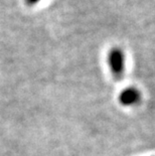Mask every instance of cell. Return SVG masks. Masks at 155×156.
I'll use <instances>...</instances> for the list:
<instances>
[{
	"label": "cell",
	"instance_id": "obj_2",
	"mask_svg": "<svg viewBox=\"0 0 155 156\" xmlns=\"http://www.w3.org/2000/svg\"><path fill=\"white\" fill-rule=\"evenodd\" d=\"M140 92L136 88H127L119 96V101L123 106H132L140 101Z\"/></svg>",
	"mask_w": 155,
	"mask_h": 156
},
{
	"label": "cell",
	"instance_id": "obj_1",
	"mask_svg": "<svg viewBox=\"0 0 155 156\" xmlns=\"http://www.w3.org/2000/svg\"><path fill=\"white\" fill-rule=\"evenodd\" d=\"M108 62L114 78L117 81H121L124 76L125 68V58L123 51L118 48H112L108 55Z\"/></svg>",
	"mask_w": 155,
	"mask_h": 156
},
{
	"label": "cell",
	"instance_id": "obj_3",
	"mask_svg": "<svg viewBox=\"0 0 155 156\" xmlns=\"http://www.w3.org/2000/svg\"><path fill=\"white\" fill-rule=\"evenodd\" d=\"M39 1V0H26V3L29 5H33L35 4V3H37Z\"/></svg>",
	"mask_w": 155,
	"mask_h": 156
}]
</instances>
